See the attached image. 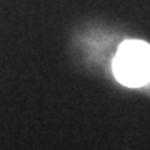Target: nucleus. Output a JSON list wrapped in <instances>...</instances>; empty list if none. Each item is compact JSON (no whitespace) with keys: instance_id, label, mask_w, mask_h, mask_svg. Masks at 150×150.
Here are the masks:
<instances>
[{"instance_id":"1","label":"nucleus","mask_w":150,"mask_h":150,"mask_svg":"<svg viewBox=\"0 0 150 150\" xmlns=\"http://www.w3.org/2000/svg\"><path fill=\"white\" fill-rule=\"evenodd\" d=\"M112 71L120 83L138 88L150 81V45L143 40H125L112 61Z\"/></svg>"}]
</instances>
